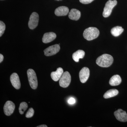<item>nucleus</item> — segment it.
I'll use <instances>...</instances> for the list:
<instances>
[{
  "instance_id": "f257e3e1",
  "label": "nucleus",
  "mask_w": 127,
  "mask_h": 127,
  "mask_svg": "<svg viewBox=\"0 0 127 127\" xmlns=\"http://www.w3.org/2000/svg\"><path fill=\"white\" fill-rule=\"evenodd\" d=\"M113 57L108 54H103L98 57L96 60V63L100 67H107L113 63Z\"/></svg>"
},
{
  "instance_id": "f03ea898",
  "label": "nucleus",
  "mask_w": 127,
  "mask_h": 127,
  "mask_svg": "<svg viewBox=\"0 0 127 127\" xmlns=\"http://www.w3.org/2000/svg\"><path fill=\"white\" fill-rule=\"evenodd\" d=\"M100 32L97 28L91 27L84 30L83 36L87 40L91 41L97 38Z\"/></svg>"
},
{
  "instance_id": "7ed1b4c3",
  "label": "nucleus",
  "mask_w": 127,
  "mask_h": 127,
  "mask_svg": "<svg viewBox=\"0 0 127 127\" xmlns=\"http://www.w3.org/2000/svg\"><path fill=\"white\" fill-rule=\"evenodd\" d=\"M27 73L30 86L32 89H36L38 86V81L35 72L33 69L30 68L28 70Z\"/></svg>"
},
{
  "instance_id": "20e7f679",
  "label": "nucleus",
  "mask_w": 127,
  "mask_h": 127,
  "mask_svg": "<svg viewBox=\"0 0 127 127\" xmlns=\"http://www.w3.org/2000/svg\"><path fill=\"white\" fill-rule=\"evenodd\" d=\"M117 2L116 0H109L105 4V7L103 12V16L104 17H107L111 15L112 10L114 7L117 4Z\"/></svg>"
},
{
  "instance_id": "39448f33",
  "label": "nucleus",
  "mask_w": 127,
  "mask_h": 127,
  "mask_svg": "<svg viewBox=\"0 0 127 127\" xmlns=\"http://www.w3.org/2000/svg\"><path fill=\"white\" fill-rule=\"evenodd\" d=\"M71 81V76L70 73L68 71L65 72L59 79V85L62 87L65 88L69 86Z\"/></svg>"
},
{
  "instance_id": "423d86ee",
  "label": "nucleus",
  "mask_w": 127,
  "mask_h": 127,
  "mask_svg": "<svg viewBox=\"0 0 127 127\" xmlns=\"http://www.w3.org/2000/svg\"><path fill=\"white\" fill-rule=\"evenodd\" d=\"M39 20V16L36 12L32 13L30 16V20L28 22V27L30 29L33 30L37 26Z\"/></svg>"
},
{
  "instance_id": "0eeeda50",
  "label": "nucleus",
  "mask_w": 127,
  "mask_h": 127,
  "mask_svg": "<svg viewBox=\"0 0 127 127\" xmlns=\"http://www.w3.org/2000/svg\"><path fill=\"white\" fill-rule=\"evenodd\" d=\"M60 50L59 45L56 44L50 46L44 50L45 55L46 56H51L56 55L59 52Z\"/></svg>"
},
{
  "instance_id": "6e6552de",
  "label": "nucleus",
  "mask_w": 127,
  "mask_h": 127,
  "mask_svg": "<svg viewBox=\"0 0 127 127\" xmlns=\"http://www.w3.org/2000/svg\"><path fill=\"white\" fill-rule=\"evenodd\" d=\"M15 108V106L14 103L11 101H7L4 105V113L6 116H10L14 113Z\"/></svg>"
},
{
  "instance_id": "1a4fd4ad",
  "label": "nucleus",
  "mask_w": 127,
  "mask_h": 127,
  "mask_svg": "<svg viewBox=\"0 0 127 127\" xmlns=\"http://www.w3.org/2000/svg\"><path fill=\"white\" fill-rule=\"evenodd\" d=\"M90 75V71L87 67L82 68L79 73V77L80 81L82 83H85L88 79Z\"/></svg>"
},
{
  "instance_id": "9d476101",
  "label": "nucleus",
  "mask_w": 127,
  "mask_h": 127,
  "mask_svg": "<svg viewBox=\"0 0 127 127\" xmlns=\"http://www.w3.org/2000/svg\"><path fill=\"white\" fill-rule=\"evenodd\" d=\"M114 115L117 120L123 122H127V114L125 111L122 109H118L115 111Z\"/></svg>"
},
{
  "instance_id": "9b49d317",
  "label": "nucleus",
  "mask_w": 127,
  "mask_h": 127,
  "mask_svg": "<svg viewBox=\"0 0 127 127\" xmlns=\"http://www.w3.org/2000/svg\"><path fill=\"white\" fill-rule=\"evenodd\" d=\"M10 79L12 85L16 89H19L20 88L21 82L19 76L17 73H12L11 75Z\"/></svg>"
},
{
  "instance_id": "f8f14e48",
  "label": "nucleus",
  "mask_w": 127,
  "mask_h": 127,
  "mask_svg": "<svg viewBox=\"0 0 127 127\" xmlns=\"http://www.w3.org/2000/svg\"><path fill=\"white\" fill-rule=\"evenodd\" d=\"M56 36V35L54 32H47L43 35L42 39V42L45 43H49L54 40Z\"/></svg>"
},
{
  "instance_id": "ddd939ff",
  "label": "nucleus",
  "mask_w": 127,
  "mask_h": 127,
  "mask_svg": "<svg viewBox=\"0 0 127 127\" xmlns=\"http://www.w3.org/2000/svg\"><path fill=\"white\" fill-rule=\"evenodd\" d=\"M64 73L63 70L61 67H59L56 71L52 72L51 73L52 79L55 81H59Z\"/></svg>"
},
{
  "instance_id": "4468645a",
  "label": "nucleus",
  "mask_w": 127,
  "mask_h": 127,
  "mask_svg": "<svg viewBox=\"0 0 127 127\" xmlns=\"http://www.w3.org/2000/svg\"><path fill=\"white\" fill-rule=\"evenodd\" d=\"M69 12V9L68 7L65 6H60L55 10V14L56 15L65 16L67 15Z\"/></svg>"
},
{
  "instance_id": "2eb2a0df",
  "label": "nucleus",
  "mask_w": 127,
  "mask_h": 127,
  "mask_svg": "<svg viewBox=\"0 0 127 127\" xmlns=\"http://www.w3.org/2000/svg\"><path fill=\"white\" fill-rule=\"evenodd\" d=\"M80 11L77 9H73L71 10L68 14V17L71 20L77 21L81 17Z\"/></svg>"
},
{
  "instance_id": "dca6fc26",
  "label": "nucleus",
  "mask_w": 127,
  "mask_h": 127,
  "mask_svg": "<svg viewBox=\"0 0 127 127\" xmlns=\"http://www.w3.org/2000/svg\"><path fill=\"white\" fill-rule=\"evenodd\" d=\"M122 82V79L119 75H115L111 78L109 81V84L111 86H117Z\"/></svg>"
},
{
  "instance_id": "f3484780",
  "label": "nucleus",
  "mask_w": 127,
  "mask_h": 127,
  "mask_svg": "<svg viewBox=\"0 0 127 127\" xmlns=\"http://www.w3.org/2000/svg\"><path fill=\"white\" fill-rule=\"evenodd\" d=\"M85 52L83 50H78L73 54V59L76 62H78L79 59H82L85 56Z\"/></svg>"
},
{
  "instance_id": "a211bd4d",
  "label": "nucleus",
  "mask_w": 127,
  "mask_h": 127,
  "mask_svg": "<svg viewBox=\"0 0 127 127\" xmlns=\"http://www.w3.org/2000/svg\"><path fill=\"white\" fill-rule=\"evenodd\" d=\"M118 91L117 89H112L107 91L103 95V97L104 98H110L115 96L118 94Z\"/></svg>"
},
{
  "instance_id": "6ab92c4d",
  "label": "nucleus",
  "mask_w": 127,
  "mask_h": 127,
  "mask_svg": "<svg viewBox=\"0 0 127 127\" xmlns=\"http://www.w3.org/2000/svg\"><path fill=\"white\" fill-rule=\"evenodd\" d=\"M124 29L120 26H116L112 28L111 33L113 36H118L124 31Z\"/></svg>"
},
{
  "instance_id": "aec40b11",
  "label": "nucleus",
  "mask_w": 127,
  "mask_h": 127,
  "mask_svg": "<svg viewBox=\"0 0 127 127\" xmlns=\"http://www.w3.org/2000/svg\"><path fill=\"white\" fill-rule=\"evenodd\" d=\"M28 107L27 103L26 102H22L20 104L19 108V111L21 114H23L24 112L26 110Z\"/></svg>"
},
{
  "instance_id": "412c9836",
  "label": "nucleus",
  "mask_w": 127,
  "mask_h": 127,
  "mask_svg": "<svg viewBox=\"0 0 127 127\" xmlns=\"http://www.w3.org/2000/svg\"><path fill=\"white\" fill-rule=\"evenodd\" d=\"M5 25L3 22L0 21V36L1 37L4 32L5 30Z\"/></svg>"
},
{
  "instance_id": "4be33fe9",
  "label": "nucleus",
  "mask_w": 127,
  "mask_h": 127,
  "mask_svg": "<svg viewBox=\"0 0 127 127\" xmlns=\"http://www.w3.org/2000/svg\"><path fill=\"white\" fill-rule=\"evenodd\" d=\"M34 109L32 108H31L27 111V113L26 114V117L27 118H30L32 117L34 115Z\"/></svg>"
},
{
  "instance_id": "5701e85b",
  "label": "nucleus",
  "mask_w": 127,
  "mask_h": 127,
  "mask_svg": "<svg viewBox=\"0 0 127 127\" xmlns=\"http://www.w3.org/2000/svg\"><path fill=\"white\" fill-rule=\"evenodd\" d=\"M94 0H79L81 3L83 4H88L93 1Z\"/></svg>"
},
{
  "instance_id": "b1692460",
  "label": "nucleus",
  "mask_w": 127,
  "mask_h": 127,
  "mask_svg": "<svg viewBox=\"0 0 127 127\" xmlns=\"http://www.w3.org/2000/svg\"><path fill=\"white\" fill-rule=\"evenodd\" d=\"M68 102L69 104H74L76 102V100L75 98L73 97H71L68 99Z\"/></svg>"
},
{
  "instance_id": "393cba45",
  "label": "nucleus",
  "mask_w": 127,
  "mask_h": 127,
  "mask_svg": "<svg viewBox=\"0 0 127 127\" xmlns=\"http://www.w3.org/2000/svg\"><path fill=\"white\" fill-rule=\"evenodd\" d=\"M4 59V57L1 54H0V63H1Z\"/></svg>"
},
{
  "instance_id": "a878e982",
  "label": "nucleus",
  "mask_w": 127,
  "mask_h": 127,
  "mask_svg": "<svg viewBox=\"0 0 127 127\" xmlns=\"http://www.w3.org/2000/svg\"><path fill=\"white\" fill-rule=\"evenodd\" d=\"M37 127H47V126L45 125H41L37 126Z\"/></svg>"
},
{
  "instance_id": "bb28decb",
  "label": "nucleus",
  "mask_w": 127,
  "mask_h": 127,
  "mask_svg": "<svg viewBox=\"0 0 127 127\" xmlns=\"http://www.w3.org/2000/svg\"></svg>"
}]
</instances>
